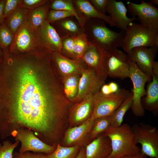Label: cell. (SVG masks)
Masks as SVG:
<instances>
[{"instance_id":"f35d334b","label":"cell","mask_w":158,"mask_h":158,"mask_svg":"<svg viewBox=\"0 0 158 158\" xmlns=\"http://www.w3.org/2000/svg\"><path fill=\"white\" fill-rule=\"evenodd\" d=\"M12 158H48L47 154L41 153H32L29 151L20 153L16 151L13 152Z\"/></svg>"},{"instance_id":"f546056e","label":"cell","mask_w":158,"mask_h":158,"mask_svg":"<svg viewBox=\"0 0 158 158\" xmlns=\"http://www.w3.org/2000/svg\"><path fill=\"white\" fill-rule=\"evenodd\" d=\"M111 126L109 116L100 117L94 120L89 136V140H92Z\"/></svg>"},{"instance_id":"6da1fadb","label":"cell","mask_w":158,"mask_h":158,"mask_svg":"<svg viewBox=\"0 0 158 158\" xmlns=\"http://www.w3.org/2000/svg\"><path fill=\"white\" fill-rule=\"evenodd\" d=\"M8 63L14 72L13 83L4 71L0 75V137L24 128L44 142L56 141L73 103L49 58L31 52L13 55Z\"/></svg>"},{"instance_id":"d6a6232c","label":"cell","mask_w":158,"mask_h":158,"mask_svg":"<svg viewBox=\"0 0 158 158\" xmlns=\"http://www.w3.org/2000/svg\"><path fill=\"white\" fill-rule=\"evenodd\" d=\"M19 143L17 141L12 143L8 140L0 143V158H12L13 151Z\"/></svg>"},{"instance_id":"ffe728a7","label":"cell","mask_w":158,"mask_h":158,"mask_svg":"<svg viewBox=\"0 0 158 158\" xmlns=\"http://www.w3.org/2000/svg\"><path fill=\"white\" fill-rule=\"evenodd\" d=\"M72 0L78 15L85 23L91 19L97 18L103 20L111 27L116 26L110 16L103 14L98 11L92 6L89 0Z\"/></svg>"},{"instance_id":"bcb514c9","label":"cell","mask_w":158,"mask_h":158,"mask_svg":"<svg viewBox=\"0 0 158 158\" xmlns=\"http://www.w3.org/2000/svg\"><path fill=\"white\" fill-rule=\"evenodd\" d=\"M3 55V50L0 47V60L2 58Z\"/></svg>"},{"instance_id":"7a4b0ae2","label":"cell","mask_w":158,"mask_h":158,"mask_svg":"<svg viewBox=\"0 0 158 158\" xmlns=\"http://www.w3.org/2000/svg\"><path fill=\"white\" fill-rule=\"evenodd\" d=\"M103 20L92 18L85 23L83 29L89 42L107 52L122 46L125 31L117 32L109 28Z\"/></svg>"},{"instance_id":"603a6c76","label":"cell","mask_w":158,"mask_h":158,"mask_svg":"<svg viewBox=\"0 0 158 158\" xmlns=\"http://www.w3.org/2000/svg\"><path fill=\"white\" fill-rule=\"evenodd\" d=\"M61 37H74L84 32V30L74 17L66 18L52 23Z\"/></svg>"},{"instance_id":"5b68a950","label":"cell","mask_w":158,"mask_h":158,"mask_svg":"<svg viewBox=\"0 0 158 158\" xmlns=\"http://www.w3.org/2000/svg\"><path fill=\"white\" fill-rule=\"evenodd\" d=\"M130 94L124 88H120L116 92L109 95L102 94L100 90L96 92L92 96L94 109L90 118L95 120L98 118L110 116Z\"/></svg>"},{"instance_id":"d6986e66","label":"cell","mask_w":158,"mask_h":158,"mask_svg":"<svg viewBox=\"0 0 158 158\" xmlns=\"http://www.w3.org/2000/svg\"><path fill=\"white\" fill-rule=\"evenodd\" d=\"M106 11L111 17L116 26L121 31H125L130 23L138 20L136 18L127 17V9L121 1L109 0Z\"/></svg>"},{"instance_id":"8fae6325","label":"cell","mask_w":158,"mask_h":158,"mask_svg":"<svg viewBox=\"0 0 158 158\" xmlns=\"http://www.w3.org/2000/svg\"><path fill=\"white\" fill-rule=\"evenodd\" d=\"M128 11L132 17H138L141 25L158 29V9L150 2L141 0L140 4L128 1L127 3Z\"/></svg>"},{"instance_id":"ee69618b","label":"cell","mask_w":158,"mask_h":158,"mask_svg":"<svg viewBox=\"0 0 158 158\" xmlns=\"http://www.w3.org/2000/svg\"><path fill=\"white\" fill-rule=\"evenodd\" d=\"M153 74L158 76V62L154 61L152 67Z\"/></svg>"},{"instance_id":"7bdbcfd3","label":"cell","mask_w":158,"mask_h":158,"mask_svg":"<svg viewBox=\"0 0 158 158\" xmlns=\"http://www.w3.org/2000/svg\"><path fill=\"white\" fill-rule=\"evenodd\" d=\"M76 158H85V148L82 147Z\"/></svg>"},{"instance_id":"484cf974","label":"cell","mask_w":158,"mask_h":158,"mask_svg":"<svg viewBox=\"0 0 158 158\" xmlns=\"http://www.w3.org/2000/svg\"><path fill=\"white\" fill-rule=\"evenodd\" d=\"M80 75L78 74H73L60 80L66 97L72 102L78 94Z\"/></svg>"},{"instance_id":"4fadbf2b","label":"cell","mask_w":158,"mask_h":158,"mask_svg":"<svg viewBox=\"0 0 158 158\" xmlns=\"http://www.w3.org/2000/svg\"><path fill=\"white\" fill-rule=\"evenodd\" d=\"M35 31L42 48L50 53L57 52L61 53L62 38L54 28L47 20Z\"/></svg>"},{"instance_id":"d590c367","label":"cell","mask_w":158,"mask_h":158,"mask_svg":"<svg viewBox=\"0 0 158 158\" xmlns=\"http://www.w3.org/2000/svg\"><path fill=\"white\" fill-rule=\"evenodd\" d=\"M21 1V0H5L3 9L4 20L20 6Z\"/></svg>"},{"instance_id":"b9f144b4","label":"cell","mask_w":158,"mask_h":158,"mask_svg":"<svg viewBox=\"0 0 158 158\" xmlns=\"http://www.w3.org/2000/svg\"><path fill=\"white\" fill-rule=\"evenodd\" d=\"M147 157L140 152L135 154L125 156L121 158H147Z\"/></svg>"},{"instance_id":"1f68e13d","label":"cell","mask_w":158,"mask_h":158,"mask_svg":"<svg viewBox=\"0 0 158 158\" xmlns=\"http://www.w3.org/2000/svg\"><path fill=\"white\" fill-rule=\"evenodd\" d=\"M14 35L4 22L0 25V47L2 50L9 49Z\"/></svg>"},{"instance_id":"e0dca14e","label":"cell","mask_w":158,"mask_h":158,"mask_svg":"<svg viewBox=\"0 0 158 158\" xmlns=\"http://www.w3.org/2000/svg\"><path fill=\"white\" fill-rule=\"evenodd\" d=\"M92 96V94L87 96L80 101L73 103L70 107L68 119L72 127L81 124L92 116L94 109Z\"/></svg>"},{"instance_id":"f6af8a7d","label":"cell","mask_w":158,"mask_h":158,"mask_svg":"<svg viewBox=\"0 0 158 158\" xmlns=\"http://www.w3.org/2000/svg\"><path fill=\"white\" fill-rule=\"evenodd\" d=\"M150 3L153 5H158V0H150Z\"/></svg>"},{"instance_id":"836d02e7","label":"cell","mask_w":158,"mask_h":158,"mask_svg":"<svg viewBox=\"0 0 158 158\" xmlns=\"http://www.w3.org/2000/svg\"><path fill=\"white\" fill-rule=\"evenodd\" d=\"M74 17L70 12L64 10H50L46 19L50 24H52L69 17Z\"/></svg>"},{"instance_id":"7c38bea8","label":"cell","mask_w":158,"mask_h":158,"mask_svg":"<svg viewBox=\"0 0 158 158\" xmlns=\"http://www.w3.org/2000/svg\"><path fill=\"white\" fill-rule=\"evenodd\" d=\"M109 52L103 51L89 43L81 58L87 66L104 81L108 77L107 62Z\"/></svg>"},{"instance_id":"4316f807","label":"cell","mask_w":158,"mask_h":158,"mask_svg":"<svg viewBox=\"0 0 158 158\" xmlns=\"http://www.w3.org/2000/svg\"><path fill=\"white\" fill-rule=\"evenodd\" d=\"M132 96V93L131 92L129 96L109 116L111 126L117 127L122 124L125 114L131 107L133 103Z\"/></svg>"},{"instance_id":"9c48e42d","label":"cell","mask_w":158,"mask_h":158,"mask_svg":"<svg viewBox=\"0 0 158 158\" xmlns=\"http://www.w3.org/2000/svg\"><path fill=\"white\" fill-rule=\"evenodd\" d=\"M16 141L21 143L18 152L22 153L27 151L49 154L55 150L57 145L48 144L38 138L30 129L20 128L13 131L11 134Z\"/></svg>"},{"instance_id":"8d00e7d4","label":"cell","mask_w":158,"mask_h":158,"mask_svg":"<svg viewBox=\"0 0 158 158\" xmlns=\"http://www.w3.org/2000/svg\"><path fill=\"white\" fill-rule=\"evenodd\" d=\"M48 0H21L20 6L23 7L29 11L44 4Z\"/></svg>"},{"instance_id":"44dd1931","label":"cell","mask_w":158,"mask_h":158,"mask_svg":"<svg viewBox=\"0 0 158 158\" xmlns=\"http://www.w3.org/2000/svg\"><path fill=\"white\" fill-rule=\"evenodd\" d=\"M85 148V158H107L112 151L110 140L104 134L92 140Z\"/></svg>"},{"instance_id":"9a60e30c","label":"cell","mask_w":158,"mask_h":158,"mask_svg":"<svg viewBox=\"0 0 158 158\" xmlns=\"http://www.w3.org/2000/svg\"><path fill=\"white\" fill-rule=\"evenodd\" d=\"M105 81L99 78L94 71L88 67L82 72L80 78L77 95L72 102H77L87 96L100 90Z\"/></svg>"},{"instance_id":"30bf717a","label":"cell","mask_w":158,"mask_h":158,"mask_svg":"<svg viewBox=\"0 0 158 158\" xmlns=\"http://www.w3.org/2000/svg\"><path fill=\"white\" fill-rule=\"evenodd\" d=\"M51 65L60 80L73 74L81 75L88 66L81 59H72L57 52L50 53Z\"/></svg>"},{"instance_id":"ba28073f","label":"cell","mask_w":158,"mask_h":158,"mask_svg":"<svg viewBox=\"0 0 158 158\" xmlns=\"http://www.w3.org/2000/svg\"><path fill=\"white\" fill-rule=\"evenodd\" d=\"M41 47L37 40L35 31L28 18L18 30L9 51L14 54L32 51Z\"/></svg>"},{"instance_id":"cb8c5ba5","label":"cell","mask_w":158,"mask_h":158,"mask_svg":"<svg viewBox=\"0 0 158 158\" xmlns=\"http://www.w3.org/2000/svg\"><path fill=\"white\" fill-rule=\"evenodd\" d=\"M51 1L49 0L44 4L28 11L27 18L34 30L46 20L50 10Z\"/></svg>"},{"instance_id":"ab89813d","label":"cell","mask_w":158,"mask_h":158,"mask_svg":"<svg viewBox=\"0 0 158 158\" xmlns=\"http://www.w3.org/2000/svg\"><path fill=\"white\" fill-rule=\"evenodd\" d=\"M89 1L97 11L106 15V7L109 0H89Z\"/></svg>"},{"instance_id":"60d3db41","label":"cell","mask_w":158,"mask_h":158,"mask_svg":"<svg viewBox=\"0 0 158 158\" xmlns=\"http://www.w3.org/2000/svg\"><path fill=\"white\" fill-rule=\"evenodd\" d=\"M5 0H0V25L4 22L3 9Z\"/></svg>"},{"instance_id":"3957f363","label":"cell","mask_w":158,"mask_h":158,"mask_svg":"<svg viewBox=\"0 0 158 158\" xmlns=\"http://www.w3.org/2000/svg\"><path fill=\"white\" fill-rule=\"evenodd\" d=\"M111 141L112 151L107 158H121L140 151L135 142L131 126L127 123L111 126L104 133Z\"/></svg>"},{"instance_id":"e575fe53","label":"cell","mask_w":158,"mask_h":158,"mask_svg":"<svg viewBox=\"0 0 158 158\" xmlns=\"http://www.w3.org/2000/svg\"><path fill=\"white\" fill-rule=\"evenodd\" d=\"M62 40L61 53L64 56L72 59H76L73 52V37H61Z\"/></svg>"},{"instance_id":"8992f818","label":"cell","mask_w":158,"mask_h":158,"mask_svg":"<svg viewBox=\"0 0 158 158\" xmlns=\"http://www.w3.org/2000/svg\"><path fill=\"white\" fill-rule=\"evenodd\" d=\"M135 140L141 145L142 153L152 158H158V130L144 123H135L131 127Z\"/></svg>"},{"instance_id":"d4e9b609","label":"cell","mask_w":158,"mask_h":158,"mask_svg":"<svg viewBox=\"0 0 158 158\" xmlns=\"http://www.w3.org/2000/svg\"><path fill=\"white\" fill-rule=\"evenodd\" d=\"M28 11L20 6L5 19L4 23L14 35L27 18Z\"/></svg>"},{"instance_id":"f1b7e54d","label":"cell","mask_w":158,"mask_h":158,"mask_svg":"<svg viewBox=\"0 0 158 158\" xmlns=\"http://www.w3.org/2000/svg\"><path fill=\"white\" fill-rule=\"evenodd\" d=\"M82 147L78 145L65 147L58 143L55 150L47 155L48 158H76Z\"/></svg>"},{"instance_id":"5bb4252c","label":"cell","mask_w":158,"mask_h":158,"mask_svg":"<svg viewBox=\"0 0 158 158\" xmlns=\"http://www.w3.org/2000/svg\"><path fill=\"white\" fill-rule=\"evenodd\" d=\"M130 59L122 51L116 49L109 52L107 62L108 76L123 79L129 77Z\"/></svg>"},{"instance_id":"2e32d148","label":"cell","mask_w":158,"mask_h":158,"mask_svg":"<svg viewBox=\"0 0 158 158\" xmlns=\"http://www.w3.org/2000/svg\"><path fill=\"white\" fill-rule=\"evenodd\" d=\"M158 48L140 47L132 49L127 54L130 60L146 75H153V64L157 55Z\"/></svg>"},{"instance_id":"83f0119b","label":"cell","mask_w":158,"mask_h":158,"mask_svg":"<svg viewBox=\"0 0 158 158\" xmlns=\"http://www.w3.org/2000/svg\"><path fill=\"white\" fill-rule=\"evenodd\" d=\"M50 9L64 10L70 12L75 18L84 30L85 23L78 15L74 6L72 0H51Z\"/></svg>"},{"instance_id":"4dcf8cb0","label":"cell","mask_w":158,"mask_h":158,"mask_svg":"<svg viewBox=\"0 0 158 158\" xmlns=\"http://www.w3.org/2000/svg\"><path fill=\"white\" fill-rule=\"evenodd\" d=\"M89 44L84 32L73 37V50L76 59L81 58Z\"/></svg>"},{"instance_id":"52a82bcc","label":"cell","mask_w":158,"mask_h":158,"mask_svg":"<svg viewBox=\"0 0 158 158\" xmlns=\"http://www.w3.org/2000/svg\"><path fill=\"white\" fill-rule=\"evenodd\" d=\"M133 85L131 92L132 93L133 103L131 108L133 114L141 117L145 114V109L141 103L142 98L146 94L145 86L146 83L152 80L151 77L143 73L138 67L136 63L131 61L129 63V77Z\"/></svg>"},{"instance_id":"74e56055","label":"cell","mask_w":158,"mask_h":158,"mask_svg":"<svg viewBox=\"0 0 158 158\" xmlns=\"http://www.w3.org/2000/svg\"><path fill=\"white\" fill-rule=\"evenodd\" d=\"M119 89L117 83L111 82L108 84H104L101 87L100 91L104 95H109L116 92Z\"/></svg>"},{"instance_id":"7402d4cb","label":"cell","mask_w":158,"mask_h":158,"mask_svg":"<svg viewBox=\"0 0 158 158\" xmlns=\"http://www.w3.org/2000/svg\"><path fill=\"white\" fill-rule=\"evenodd\" d=\"M152 80L148 83L145 95L141 100L142 105L145 109L156 115L158 113V76L153 74Z\"/></svg>"},{"instance_id":"ac0fdd59","label":"cell","mask_w":158,"mask_h":158,"mask_svg":"<svg viewBox=\"0 0 158 158\" xmlns=\"http://www.w3.org/2000/svg\"><path fill=\"white\" fill-rule=\"evenodd\" d=\"M94 121L90 118L81 124L68 128L65 132L63 140L64 146H82L86 140H89Z\"/></svg>"},{"instance_id":"277c9868","label":"cell","mask_w":158,"mask_h":158,"mask_svg":"<svg viewBox=\"0 0 158 158\" xmlns=\"http://www.w3.org/2000/svg\"><path fill=\"white\" fill-rule=\"evenodd\" d=\"M121 47L127 54L135 47L158 48V29L132 23L125 30Z\"/></svg>"}]
</instances>
